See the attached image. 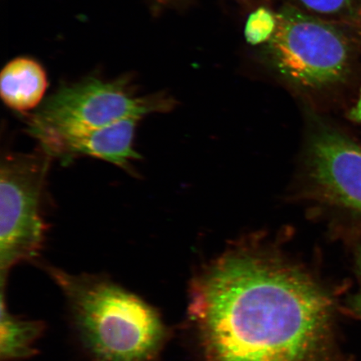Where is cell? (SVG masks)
Returning <instances> with one entry per match:
<instances>
[{"label": "cell", "mask_w": 361, "mask_h": 361, "mask_svg": "<svg viewBox=\"0 0 361 361\" xmlns=\"http://www.w3.org/2000/svg\"><path fill=\"white\" fill-rule=\"evenodd\" d=\"M355 269L359 279L360 287L357 292L349 301L350 310L361 319V246L355 252Z\"/></svg>", "instance_id": "7c38bea8"}, {"label": "cell", "mask_w": 361, "mask_h": 361, "mask_svg": "<svg viewBox=\"0 0 361 361\" xmlns=\"http://www.w3.org/2000/svg\"><path fill=\"white\" fill-rule=\"evenodd\" d=\"M266 54L274 70L290 83L322 89L341 82L350 71L351 49L340 30L293 6L283 7Z\"/></svg>", "instance_id": "5b68a950"}, {"label": "cell", "mask_w": 361, "mask_h": 361, "mask_svg": "<svg viewBox=\"0 0 361 361\" xmlns=\"http://www.w3.org/2000/svg\"><path fill=\"white\" fill-rule=\"evenodd\" d=\"M277 26V15L268 8H260L252 13L245 25V37L251 44H267Z\"/></svg>", "instance_id": "30bf717a"}, {"label": "cell", "mask_w": 361, "mask_h": 361, "mask_svg": "<svg viewBox=\"0 0 361 361\" xmlns=\"http://www.w3.org/2000/svg\"><path fill=\"white\" fill-rule=\"evenodd\" d=\"M350 115L352 118L355 121H357V123L361 124V90L360 93V97L358 99L357 103L353 108V110L351 111Z\"/></svg>", "instance_id": "4fadbf2b"}, {"label": "cell", "mask_w": 361, "mask_h": 361, "mask_svg": "<svg viewBox=\"0 0 361 361\" xmlns=\"http://www.w3.org/2000/svg\"><path fill=\"white\" fill-rule=\"evenodd\" d=\"M48 87L47 71L29 57L13 59L0 75V96L13 111L26 114L42 103Z\"/></svg>", "instance_id": "ba28073f"}, {"label": "cell", "mask_w": 361, "mask_h": 361, "mask_svg": "<svg viewBox=\"0 0 361 361\" xmlns=\"http://www.w3.org/2000/svg\"><path fill=\"white\" fill-rule=\"evenodd\" d=\"M311 194L361 214V147L326 128L311 137L307 155Z\"/></svg>", "instance_id": "8992f818"}, {"label": "cell", "mask_w": 361, "mask_h": 361, "mask_svg": "<svg viewBox=\"0 0 361 361\" xmlns=\"http://www.w3.org/2000/svg\"><path fill=\"white\" fill-rule=\"evenodd\" d=\"M303 11L316 15L331 16L348 10L355 0H295Z\"/></svg>", "instance_id": "8fae6325"}, {"label": "cell", "mask_w": 361, "mask_h": 361, "mask_svg": "<svg viewBox=\"0 0 361 361\" xmlns=\"http://www.w3.org/2000/svg\"><path fill=\"white\" fill-rule=\"evenodd\" d=\"M140 121L121 120L104 128L49 140L39 147L53 159L56 158L65 165L80 157H92L135 174L133 162L141 159L134 149Z\"/></svg>", "instance_id": "52a82bcc"}, {"label": "cell", "mask_w": 361, "mask_h": 361, "mask_svg": "<svg viewBox=\"0 0 361 361\" xmlns=\"http://www.w3.org/2000/svg\"><path fill=\"white\" fill-rule=\"evenodd\" d=\"M171 106V101L161 94L135 96L126 80L88 79L59 89L49 97L29 116L27 133L42 144L121 120H142Z\"/></svg>", "instance_id": "3957f363"}, {"label": "cell", "mask_w": 361, "mask_h": 361, "mask_svg": "<svg viewBox=\"0 0 361 361\" xmlns=\"http://www.w3.org/2000/svg\"><path fill=\"white\" fill-rule=\"evenodd\" d=\"M1 287V322H0V360L20 361L38 354L36 343L44 334L42 320L27 319L13 314L4 299Z\"/></svg>", "instance_id": "9c48e42d"}, {"label": "cell", "mask_w": 361, "mask_h": 361, "mask_svg": "<svg viewBox=\"0 0 361 361\" xmlns=\"http://www.w3.org/2000/svg\"><path fill=\"white\" fill-rule=\"evenodd\" d=\"M332 308L300 269L237 252L195 279L188 312L209 361H314L327 345Z\"/></svg>", "instance_id": "6da1fadb"}, {"label": "cell", "mask_w": 361, "mask_h": 361, "mask_svg": "<svg viewBox=\"0 0 361 361\" xmlns=\"http://www.w3.org/2000/svg\"><path fill=\"white\" fill-rule=\"evenodd\" d=\"M42 268L65 298L72 329L90 361H158L169 331L154 306L106 275Z\"/></svg>", "instance_id": "7a4b0ae2"}, {"label": "cell", "mask_w": 361, "mask_h": 361, "mask_svg": "<svg viewBox=\"0 0 361 361\" xmlns=\"http://www.w3.org/2000/svg\"><path fill=\"white\" fill-rule=\"evenodd\" d=\"M53 158L42 147L8 153L0 164V274L1 286L16 265L35 261L43 250L47 225L42 203Z\"/></svg>", "instance_id": "277c9868"}]
</instances>
